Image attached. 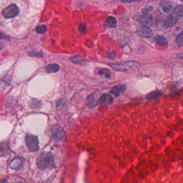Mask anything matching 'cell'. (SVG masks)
<instances>
[{"label":"cell","mask_w":183,"mask_h":183,"mask_svg":"<svg viewBox=\"0 0 183 183\" xmlns=\"http://www.w3.org/2000/svg\"><path fill=\"white\" fill-rule=\"evenodd\" d=\"M36 163L39 169H46L54 166V159L50 153L44 152L39 155Z\"/></svg>","instance_id":"obj_1"},{"label":"cell","mask_w":183,"mask_h":183,"mask_svg":"<svg viewBox=\"0 0 183 183\" xmlns=\"http://www.w3.org/2000/svg\"><path fill=\"white\" fill-rule=\"evenodd\" d=\"M139 65L136 61H127L125 62H118L110 63L109 66L114 70L119 72H127L137 67Z\"/></svg>","instance_id":"obj_2"},{"label":"cell","mask_w":183,"mask_h":183,"mask_svg":"<svg viewBox=\"0 0 183 183\" xmlns=\"http://www.w3.org/2000/svg\"><path fill=\"white\" fill-rule=\"evenodd\" d=\"M51 137L54 140L59 141H64L67 139V135L62 127L55 125L51 127L50 129Z\"/></svg>","instance_id":"obj_3"},{"label":"cell","mask_w":183,"mask_h":183,"mask_svg":"<svg viewBox=\"0 0 183 183\" xmlns=\"http://www.w3.org/2000/svg\"><path fill=\"white\" fill-rule=\"evenodd\" d=\"M27 145L31 152L37 151L39 149L38 137L33 135L27 134L25 137Z\"/></svg>","instance_id":"obj_4"},{"label":"cell","mask_w":183,"mask_h":183,"mask_svg":"<svg viewBox=\"0 0 183 183\" xmlns=\"http://www.w3.org/2000/svg\"><path fill=\"white\" fill-rule=\"evenodd\" d=\"M19 13L18 7L16 4H12L3 10L2 14L6 18H11L17 16Z\"/></svg>","instance_id":"obj_5"},{"label":"cell","mask_w":183,"mask_h":183,"mask_svg":"<svg viewBox=\"0 0 183 183\" xmlns=\"http://www.w3.org/2000/svg\"><path fill=\"white\" fill-rule=\"evenodd\" d=\"M138 35L140 37L145 38H150L153 35V32L152 30L149 28L145 26L140 27L137 28V31Z\"/></svg>","instance_id":"obj_6"},{"label":"cell","mask_w":183,"mask_h":183,"mask_svg":"<svg viewBox=\"0 0 183 183\" xmlns=\"http://www.w3.org/2000/svg\"><path fill=\"white\" fill-rule=\"evenodd\" d=\"M140 23L147 27H151L153 24V21L151 15L147 14H143L139 17Z\"/></svg>","instance_id":"obj_7"},{"label":"cell","mask_w":183,"mask_h":183,"mask_svg":"<svg viewBox=\"0 0 183 183\" xmlns=\"http://www.w3.org/2000/svg\"><path fill=\"white\" fill-rule=\"evenodd\" d=\"M24 162L23 159L20 157H16L11 161L10 163V167L12 169L19 170L22 168Z\"/></svg>","instance_id":"obj_8"},{"label":"cell","mask_w":183,"mask_h":183,"mask_svg":"<svg viewBox=\"0 0 183 183\" xmlns=\"http://www.w3.org/2000/svg\"><path fill=\"white\" fill-rule=\"evenodd\" d=\"M126 89V86L124 84H120L113 87L110 91V94H113L116 97H118L122 94Z\"/></svg>","instance_id":"obj_9"},{"label":"cell","mask_w":183,"mask_h":183,"mask_svg":"<svg viewBox=\"0 0 183 183\" xmlns=\"http://www.w3.org/2000/svg\"><path fill=\"white\" fill-rule=\"evenodd\" d=\"M178 19L179 17L172 13L170 16L166 18L164 24L165 27L168 28L171 27L177 23Z\"/></svg>","instance_id":"obj_10"},{"label":"cell","mask_w":183,"mask_h":183,"mask_svg":"<svg viewBox=\"0 0 183 183\" xmlns=\"http://www.w3.org/2000/svg\"><path fill=\"white\" fill-rule=\"evenodd\" d=\"M117 25V21L114 17L110 16L106 20L104 24V27L107 29L115 28Z\"/></svg>","instance_id":"obj_11"},{"label":"cell","mask_w":183,"mask_h":183,"mask_svg":"<svg viewBox=\"0 0 183 183\" xmlns=\"http://www.w3.org/2000/svg\"><path fill=\"white\" fill-rule=\"evenodd\" d=\"M113 102V98L111 96L110 94H104L100 96L98 100L99 104L104 103L108 105H110Z\"/></svg>","instance_id":"obj_12"},{"label":"cell","mask_w":183,"mask_h":183,"mask_svg":"<svg viewBox=\"0 0 183 183\" xmlns=\"http://www.w3.org/2000/svg\"><path fill=\"white\" fill-rule=\"evenodd\" d=\"M45 71L46 73H57L60 69L59 66L55 63L50 64L47 65L45 68Z\"/></svg>","instance_id":"obj_13"},{"label":"cell","mask_w":183,"mask_h":183,"mask_svg":"<svg viewBox=\"0 0 183 183\" xmlns=\"http://www.w3.org/2000/svg\"><path fill=\"white\" fill-rule=\"evenodd\" d=\"M86 102H87V105L89 108H93L99 104L98 102L96 101V100L94 94H90L89 97H88Z\"/></svg>","instance_id":"obj_14"},{"label":"cell","mask_w":183,"mask_h":183,"mask_svg":"<svg viewBox=\"0 0 183 183\" xmlns=\"http://www.w3.org/2000/svg\"><path fill=\"white\" fill-rule=\"evenodd\" d=\"M161 94V91L156 90V91L151 92V93H149V94H147L145 98L147 100H153V99H155L156 98L159 97Z\"/></svg>","instance_id":"obj_15"},{"label":"cell","mask_w":183,"mask_h":183,"mask_svg":"<svg viewBox=\"0 0 183 183\" xmlns=\"http://www.w3.org/2000/svg\"><path fill=\"white\" fill-rule=\"evenodd\" d=\"M155 41L159 45L161 46L165 45L168 44L167 39L165 38L163 35H159L156 36L155 38Z\"/></svg>","instance_id":"obj_16"},{"label":"cell","mask_w":183,"mask_h":183,"mask_svg":"<svg viewBox=\"0 0 183 183\" xmlns=\"http://www.w3.org/2000/svg\"><path fill=\"white\" fill-rule=\"evenodd\" d=\"M160 7H161L163 10L166 13H169L170 11L172 10V6L169 3L163 2L159 4Z\"/></svg>","instance_id":"obj_17"},{"label":"cell","mask_w":183,"mask_h":183,"mask_svg":"<svg viewBox=\"0 0 183 183\" xmlns=\"http://www.w3.org/2000/svg\"><path fill=\"white\" fill-rule=\"evenodd\" d=\"M9 150L10 149L8 144H6L4 142L2 143L1 145V156L2 157L7 155L9 153Z\"/></svg>","instance_id":"obj_18"},{"label":"cell","mask_w":183,"mask_h":183,"mask_svg":"<svg viewBox=\"0 0 183 183\" xmlns=\"http://www.w3.org/2000/svg\"><path fill=\"white\" fill-rule=\"evenodd\" d=\"M69 59L72 62L75 63H77V64H80V65H84L86 63V60L83 59L79 57H71Z\"/></svg>","instance_id":"obj_19"},{"label":"cell","mask_w":183,"mask_h":183,"mask_svg":"<svg viewBox=\"0 0 183 183\" xmlns=\"http://www.w3.org/2000/svg\"><path fill=\"white\" fill-rule=\"evenodd\" d=\"M176 16L178 17L179 18L183 15V7L182 6H178L176 7L172 13Z\"/></svg>","instance_id":"obj_20"},{"label":"cell","mask_w":183,"mask_h":183,"mask_svg":"<svg viewBox=\"0 0 183 183\" xmlns=\"http://www.w3.org/2000/svg\"><path fill=\"white\" fill-rule=\"evenodd\" d=\"M29 56L35 58H43L44 56V53L43 52H29L28 53Z\"/></svg>","instance_id":"obj_21"},{"label":"cell","mask_w":183,"mask_h":183,"mask_svg":"<svg viewBox=\"0 0 183 183\" xmlns=\"http://www.w3.org/2000/svg\"><path fill=\"white\" fill-rule=\"evenodd\" d=\"M99 74L100 75H105L106 78H110L111 77L110 72V70L106 68H103L99 70Z\"/></svg>","instance_id":"obj_22"},{"label":"cell","mask_w":183,"mask_h":183,"mask_svg":"<svg viewBox=\"0 0 183 183\" xmlns=\"http://www.w3.org/2000/svg\"><path fill=\"white\" fill-rule=\"evenodd\" d=\"M176 42L179 46H183V30L176 38Z\"/></svg>","instance_id":"obj_23"},{"label":"cell","mask_w":183,"mask_h":183,"mask_svg":"<svg viewBox=\"0 0 183 183\" xmlns=\"http://www.w3.org/2000/svg\"><path fill=\"white\" fill-rule=\"evenodd\" d=\"M36 32L38 33H40V34H43L46 32L47 31V27H46V25H39L37 27H36Z\"/></svg>","instance_id":"obj_24"},{"label":"cell","mask_w":183,"mask_h":183,"mask_svg":"<svg viewBox=\"0 0 183 183\" xmlns=\"http://www.w3.org/2000/svg\"><path fill=\"white\" fill-rule=\"evenodd\" d=\"M79 31L82 34H84L86 32V25L84 23H82L81 25H80Z\"/></svg>","instance_id":"obj_25"},{"label":"cell","mask_w":183,"mask_h":183,"mask_svg":"<svg viewBox=\"0 0 183 183\" xmlns=\"http://www.w3.org/2000/svg\"><path fill=\"white\" fill-rule=\"evenodd\" d=\"M153 7L152 6H146L145 8L143 9L142 10V13L143 14H147L148 13V12L151 11L153 9Z\"/></svg>","instance_id":"obj_26"},{"label":"cell","mask_w":183,"mask_h":183,"mask_svg":"<svg viewBox=\"0 0 183 183\" xmlns=\"http://www.w3.org/2000/svg\"><path fill=\"white\" fill-rule=\"evenodd\" d=\"M121 2L124 3H132L142 1V0H121Z\"/></svg>","instance_id":"obj_27"},{"label":"cell","mask_w":183,"mask_h":183,"mask_svg":"<svg viewBox=\"0 0 183 183\" xmlns=\"http://www.w3.org/2000/svg\"><path fill=\"white\" fill-rule=\"evenodd\" d=\"M114 54L113 53V52H108V58H110V59H114Z\"/></svg>","instance_id":"obj_28"},{"label":"cell","mask_w":183,"mask_h":183,"mask_svg":"<svg viewBox=\"0 0 183 183\" xmlns=\"http://www.w3.org/2000/svg\"><path fill=\"white\" fill-rule=\"evenodd\" d=\"M177 58L178 59H183V53H180V54H178L177 55Z\"/></svg>","instance_id":"obj_29"},{"label":"cell","mask_w":183,"mask_h":183,"mask_svg":"<svg viewBox=\"0 0 183 183\" xmlns=\"http://www.w3.org/2000/svg\"><path fill=\"white\" fill-rule=\"evenodd\" d=\"M7 182V180H1V183H2V182Z\"/></svg>","instance_id":"obj_30"},{"label":"cell","mask_w":183,"mask_h":183,"mask_svg":"<svg viewBox=\"0 0 183 183\" xmlns=\"http://www.w3.org/2000/svg\"><path fill=\"white\" fill-rule=\"evenodd\" d=\"M182 1H183V0H182Z\"/></svg>","instance_id":"obj_31"}]
</instances>
